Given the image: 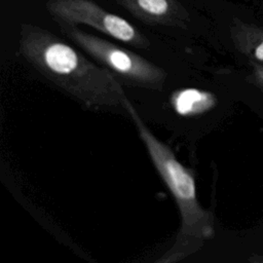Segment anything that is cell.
<instances>
[{"label":"cell","mask_w":263,"mask_h":263,"mask_svg":"<svg viewBox=\"0 0 263 263\" xmlns=\"http://www.w3.org/2000/svg\"><path fill=\"white\" fill-rule=\"evenodd\" d=\"M122 104L133 119L154 167L172 193L180 212L181 227L176 241L160 261L181 260L195 251L202 240L213 235L212 216L198 201L193 173L182 164L173 150L150 130L125 95Z\"/></svg>","instance_id":"obj_2"},{"label":"cell","mask_w":263,"mask_h":263,"mask_svg":"<svg viewBox=\"0 0 263 263\" xmlns=\"http://www.w3.org/2000/svg\"><path fill=\"white\" fill-rule=\"evenodd\" d=\"M140 22L150 26L188 28L191 16L179 0H115Z\"/></svg>","instance_id":"obj_5"},{"label":"cell","mask_w":263,"mask_h":263,"mask_svg":"<svg viewBox=\"0 0 263 263\" xmlns=\"http://www.w3.org/2000/svg\"><path fill=\"white\" fill-rule=\"evenodd\" d=\"M60 28L74 44L128 84L153 90L163 88L166 73L150 61L78 27L61 26Z\"/></svg>","instance_id":"obj_3"},{"label":"cell","mask_w":263,"mask_h":263,"mask_svg":"<svg viewBox=\"0 0 263 263\" xmlns=\"http://www.w3.org/2000/svg\"><path fill=\"white\" fill-rule=\"evenodd\" d=\"M260 74H261V78H262V80H263V68L260 70V72H259Z\"/></svg>","instance_id":"obj_8"},{"label":"cell","mask_w":263,"mask_h":263,"mask_svg":"<svg viewBox=\"0 0 263 263\" xmlns=\"http://www.w3.org/2000/svg\"><path fill=\"white\" fill-rule=\"evenodd\" d=\"M252 53L256 60H258L259 62H263V39L256 46L253 47Z\"/></svg>","instance_id":"obj_7"},{"label":"cell","mask_w":263,"mask_h":263,"mask_svg":"<svg viewBox=\"0 0 263 263\" xmlns=\"http://www.w3.org/2000/svg\"><path fill=\"white\" fill-rule=\"evenodd\" d=\"M45 8L60 27L84 25L137 48L150 46L149 39L134 25L92 0H46Z\"/></svg>","instance_id":"obj_4"},{"label":"cell","mask_w":263,"mask_h":263,"mask_svg":"<svg viewBox=\"0 0 263 263\" xmlns=\"http://www.w3.org/2000/svg\"><path fill=\"white\" fill-rule=\"evenodd\" d=\"M20 52L46 80L96 111L123 108L125 95L115 75L37 25L22 23Z\"/></svg>","instance_id":"obj_1"},{"label":"cell","mask_w":263,"mask_h":263,"mask_svg":"<svg viewBox=\"0 0 263 263\" xmlns=\"http://www.w3.org/2000/svg\"><path fill=\"white\" fill-rule=\"evenodd\" d=\"M170 102L176 113L192 117L210 111L216 104V97L212 92L190 87L175 91Z\"/></svg>","instance_id":"obj_6"}]
</instances>
